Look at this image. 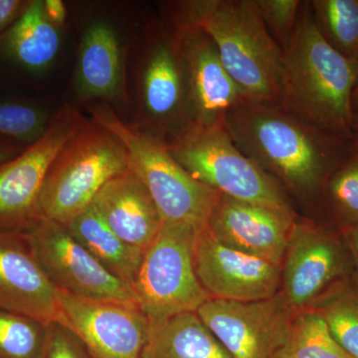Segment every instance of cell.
<instances>
[{
	"label": "cell",
	"mask_w": 358,
	"mask_h": 358,
	"mask_svg": "<svg viewBox=\"0 0 358 358\" xmlns=\"http://www.w3.org/2000/svg\"><path fill=\"white\" fill-rule=\"evenodd\" d=\"M237 148L298 199L320 204L331 174L358 145L324 131L281 106L243 101L224 122Z\"/></svg>",
	"instance_id": "cell-1"
},
{
	"label": "cell",
	"mask_w": 358,
	"mask_h": 358,
	"mask_svg": "<svg viewBox=\"0 0 358 358\" xmlns=\"http://www.w3.org/2000/svg\"><path fill=\"white\" fill-rule=\"evenodd\" d=\"M357 83L358 62L327 43L313 22L310 1H303L293 37L282 51L279 105L317 128L353 138Z\"/></svg>",
	"instance_id": "cell-2"
},
{
	"label": "cell",
	"mask_w": 358,
	"mask_h": 358,
	"mask_svg": "<svg viewBox=\"0 0 358 358\" xmlns=\"http://www.w3.org/2000/svg\"><path fill=\"white\" fill-rule=\"evenodd\" d=\"M171 20L199 27L211 37L245 100L280 103L282 51L264 24L254 0L176 2Z\"/></svg>",
	"instance_id": "cell-3"
},
{
	"label": "cell",
	"mask_w": 358,
	"mask_h": 358,
	"mask_svg": "<svg viewBox=\"0 0 358 358\" xmlns=\"http://www.w3.org/2000/svg\"><path fill=\"white\" fill-rule=\"evenodd\" d=\"M129 169L122 141L93 120L61 148L44 179L36 221L68 225L88 208L103 185Z\"/></svg>",
	"instance_id": "cell-4"
},
{
	"label": "cell",
	"mask_w": 358,
	"mask_h": 358,
	"mask_svg": "<svg viewBox=\"0 0 358 358\" xmlns=\"http://www.w3.org/2000/svg\"><path fill=\"white\" fill-rule=\"evenodd\" d=\"M92 120L115 134L129 154V167L150 192L164 222L206 228L220 193L192 178L174 159L164 141L134 129L107 107L90 110Z\"/></svg>",
	"instance_id": "cell-5"
},
{
	"label": "cell",
	"mask_w": 358,
	"mask_h": 358,
	"mask_svg": "<svg viewBox=\"0 0 358 358\" xmlns=\"http://www.w3.org/2000/svg\"><path fill=\"white\" fill-rule=\"evenodd\" d=\"M164 143L192 178L220 194L294 213L282 186L237 148L225 124L192 122Z\"/></svg>",
	"instance_id": "cell-6"
},
{
	"label": "cell",
	"mask_w": 358,
	"mask_h": 358,
	"mask_svg": "<svg viewBox=\"0 0 358 358\" xmlns=\"http://www.w3.org/2000/svg\"><path fill=\"white\" fill-rule=\"evenodd\" d=\"M197 233L185 224L164 222L145 250L131 289L150 327L180 313H196L210 299L195 273Z\"/></svg>",
	"instance_id": "cell-7"
},
{
	"label": "cell",
	"mask_w": 358,
	"mask_h": 358,
	"mask_svg": "<svg viewBox=\"0 0 358 358\" xmlns=\"http://www.w3.org/2000/svg\"><path fill=\"white\" fill-rule=\"evenodd\" d=\"M353 274L343 231L329 223H294L282 263L279 293L294 313L308 310L336 282Z\"/></svg>",
	"instance_id": "cell-8"
},
{
	"label": "cell",
	"mask_w": 358,
	"mask_h": 358,
	"mask_svg": "<svg viewBox=\"0 0 358 358\" xmlns=\"http://www.w3.org/2000/svg\"><path fill=\"white\" fill-rule=\"evenodd\" d=\"M88 120L64 106L51 117L38 141L0 164V231L22 232L36 221L44 179L61 148Z\"/></svg>",
	"instance_id": "cell-9"
},
{
	"label": "cell",
	"mask_w": 358,
	"mask_h": 358,
	"mask_svg": "<svg viewBox=\"0 0 358 358\" xmlns=\"http://www.w3.org/2000/svg\"><path fill=\"white\" fill-rule=\"evenodd\" d=\"M21 233L47 277L60 291L138 306L133 289L108 272L63 224L37 220Z\"/></svg>",
	"instance_id": "cell-10"
},
{
	"label": "cell",
	"mask_w": 358,
	"mask_h": 358,
	"mask_svg": "<svg viewBox=\"0 0 358 358\" xmlns=\"http://www.w3.org/2000/svg\"><path fill=\"white\" fill-rule=\"evenodd\" d=\"M196 313L233 358H281L298 313L280 293L255 301L209 299Z\"/></svg>",
	"instance_id": "cell-11"
},
{
	"label": "cell",
	"mask_w": 358,
	"mask_h": 358,
	"mask_svg": "<svg viewBox=\"0 0 358 358\" xmlns=\"http://www.w3.org/2000/svg\"><path fill=\"white\" fill-rule=\"evenodd\" d=\"M62 322L93 358H140L150 324L136 305L95 300L58 289Z\"/></svg>",
	"instance_id": "cell-12"
},
{
	"label": "cell",
	"mask_w": 358,
	"mask_h": 358,
	"mask_svg": "<svg viewBox=\"0 0 358 358\" xmlns=\"http://www.w3.org/2000/svg\"><path fill=\"white\" fill-rule=\"evenodd\" d=\"M193 260L200 285L210 299L266 300L281 288V266L226 246L206 228L195 237Z\"/></svg>",
	"instance_id": "cell-13"
},
{
	"label": "cell",
	"mask_w": 358,
	"mask_h": 358,
	"mask_svg": "<svg viewBox=\"0 0 358 358\" xmlns=\"http://www.w3.org/2000/svg\"><path fill=\"white\" fill-rule=\"evenodd\" d=\"M185 71L192 122L224 124L226 115L245 100L241 90L224 67L213 40L195 26L171 21Z\"/></svg>",
	"instance_id": "cell-14"
},
{
	"label": "cell",
	"mask_w": 358,
	"mask_h": 358,
	"mask_svg": "<svg viewBox=\"0 0 358 358\" xmlns=\"http://www.w3.org/2000/svg\"><path fill=\"white\" fill-rule=\"evenodd\" d=\"M296 214L219 194L206 229L219 242L281 266Z\"/></svg>",
	"instance_id": "cell-15"
},
{
	"label": "cell",
	"mask_w": 358,
	"mask_h": 358,
	"mask_svg": "<svg viewBox=\"0 0 358 358\" xmlns=\"http://www.w3.org/2000/svg\"><path fill=\"white\" fill-rule=\"evenodd\" d=\"M143 105L152 136L164 143L193 122L173 26L160 33L150 49L143 73Z\"/></svg>",
	"instance_id": "cell-16"
},
{
	"label": "cell",
	"mask_w": 358,
	"mask_h": 358,
	"mask_svg": "<svg viewBox=\"0 0 358 358\" xmlns=\"http://www.w3.org/2000/svg\"><path fill=\"white\" fill-rule=\"evenodd\" d=\"M0 310L62 322L58 289L21 232L0 231Z\"/></svg>",
	"instance_id": "cell-17"
},
{
	"label": "cell",
	"mask_w": 358,
	"mask_h": 358,
	"mask_svg": "<svg viewBox=\"0 0 358 358\" xmlns=\"http://www.w3.org/2000/svg\"><path fill=\"white\" fill-rule=\"evenodd\" d=\"M91 205L117 237L143 251L164 223L147 187L129 167L108 181Z\"/></svg>",
	"instance_id": "cell-18"
},
{
	"label": "cell",
	"mask_w": 358,
	"mask_h": 358,
	"mask_svg": "<svg viewBox=\"0 0 358 358\" xmlns=\"http://www.w3.org/2000/svg\"><path fill=\"white\" fill-rule=\"evenodd\" d=\"M121 51L114 28L96 21L87 28L78 58L76 87L86 99L112 100L121 87Z\"/></svg>",
	"instance_id": "cell-19"
},
{
	"label": "cell",
	"mask_w": 358,
	"mask_h": 358,
	"mask_svg": "<svg viewBox=\"0 0 358 358\" xmlns=\"http://www.w3.org/2000/svg\"><path fill=\"white\" fill-rule=\"evenodd\" d=\"M1 47L6 56L27 72L39 74L50 67L60 49V35L47 18L44 1L28 2L2 37Z\"/></svg>",
	"instance_id": "cell-20"
},
{
	"label": "cell",
	"mask_w": 358,
	"mask_h": 358,
	"mask_svg": "<svg viewBox=\"0 0 358 358\" xmlns=\"http://www.w3.org/2000/svg\"><path fill=\"white\" fill-rule=\"evenodd\" d=\"M66 227L108 272L133 288L145 251L117 237L92 205Z\"/></svg>",
	"instance_id": "cell-21"
},
{
	"label": "cell",
	"mask_w": 358,
	"mask_h": 358,
	"mask_svg": "<svg viewBox=\"0 0 358 358\" xmlns=\"http://www.w3.org/2000/svg\"><path fill=\"white\" fill-rule=\"evenodd\" d=\"M140 358L233 357L197 313H185L150 327Z\"/></svg>",
	"instance_id": "cell-22"
},
{
	"label": "cell",
	"mask_w": 358,
	"mask_h": 358,
	"mask_svg": "<svg viewBox=\"0 0 358 358\" xmlns=\"http://www.w3.org/2000/svg\"><path fill=\"white\" fill-rule=\"evenodd\" d=\"M308 310L322 317L343 350L358 358V282L353 275L334 284Z\"/></svg>",
	"instance_id": "cell-23"
},
{
	"label": "cell",
	"mask_w": 358,
	"mask_h": 358,
	"mask_svg": "<svg viewBox=\"0 0 358 358\" xmlns=\"http://www.w3.org/2000/svg\"><path fill=\"white\" fill-rule=\"evenodd\" d=\"M310 6L322 38L341 56L358 62V0H312Z\"/></svg>",
	"instance_id": "cell-24"
},
{
	"label": "cell",
	"mask_w": 358,
	"mask_h": 358,
	"mask_svg": "<svg viewBox=\"0 0 358 358\" xmlns=\"http://www.w3.org/2000/svg\"><path fill=\"white\" fill-rule=\"evenodd\" d=\"M320 206L334 227L358 226V145L327 179Z\"/></svg>",
	"instance_id": "cell-25"
},
{
	"label": "cell",
	"mask_w": 358,
	"mask_h": 358,
	"mask_svg": "<svg viewBox=\"0 0 358 358\" xmlns=\"http://www.w3.org/2000/svg\"><path fill=\"white\" fill-rule=\"evenodd\" d=\"M281 358H352L334 341L322 317L312 310L294 315Z\"/></svg>",
	"instance_id": "cell-26"
},
{
	"label": "cell",
	"mask_w": 358,
	"mask_h": 358,
	"mask_svg": "<svg viewBox=\"0 0 358 358\" xmlns=\"http://www.w3.org/2000/svg\"><path fill=\"white\" fill-rule=\"evenodd\" d=\"M48 324L0 310V358H39Z\"/></svg>",
	"instance_id": "cell-27"
},
{
	"label": "cell",
	"mask_w": 358,
	"mask_h": 358,
	"mask_svg": "<svg viewBox=\"0 0 358 358\" xmlns=\"http://www.w3.org/2000/svg\"><path fill=\"white\" fill-rule=\"evenodd\" d=\"M51 119L41 108L16 101L0 100V136L30 145L43 136Z\"/></svg>",
	"instance_id": "cell-28"
},
{
	"label": "cell",
	"mask_w": 358,
	"mask_h": 358,
	"mask_svg": "<svg viewBox=\"0 0 358 358\" xmlns=\"http://www.w3.org/2000/svg\"><path fill=\"white\" fill-rule=\"evenodd\" d=\"M259 15L282 51L288 46L298 25L301 0H254Z\"/></svg>",
	"instance_id": "cell-29"
},
{
	"label": "cell",
	"mask_w": 358,
	"mask_h": 358,
	"mask_svg": "<svg viewBox=\"0 0 358 358\" xmlns=\"http://www.w3.org/2000/svg\"><path fill=\"white\" fill-rule=\"evenodd\" d=\"M39 358H93L83 343L58 322L47 327L46 338Z\"/></svg>",
	"instance_id": "cell-30"
},
{
	"label": "cell",
	"mask_w": 358,
	"mask_h": 358,
	"mask_svg": "<svg viewBox=\"0 0 358 358\" xmlns=\"http://www.w3.org/2000/svg\"><path fill=\"white\" fill-rule=\"evenodd\" d=\"M27 3L20 0H0V34L15 23Z\"/></svg>",
	"instance_id": "cell-31"
},
{
	"label": "cell",
	"mask_w": 358,
	"mask_h": 358,
	"mask_svg": "<svg viewBox=\"0 0 358 358\" xmlns=\"http://www.w3.org/2000/svg\"><path fill=\"white\" fill-rule=\"evenodd\" d=\"M44 10L47 18L56 27L64 24L67 10L65 4L61 0H46L44 1Z\"/></svg>",
	"instance_id": "cell-32"
},
{
	"label": "cell",
	"mask_w": 358,
	"mask_h": 358,
	"mask_svg": "<svg viewBox=\"0 0 358 358\" xmlns=\"http://www.w3.org/2000/svg\"><path fill=\"white\" fill-rule=\"evenodd\" d=\"M353 265V277L358 282V226L343 230Z\"/></svg>",
	"instance_id": "cell-33"
},
{
	"label": "cell",
	"mask_w": 358,
	"mask_h": 358,
	"mask_svg": "<svg viewBox=\"0 0 358 358\" xmlns=\"http://www.w3.org/2000/svg\"><path fill=\"white\" fill-rule=\"evenodd\" d=\"M22 152L20 143L13 141L0 140V164L13 159Z\"/></svg>",
	"instance_id": "cell-34"
},
{
	"label": "cell",
	"mask_w": 358,
	"mask_h": 358,
	"mask_svg": "<svg viewBox=\"0 0 358 358\" xmlns=\"http://www.w3.org/2000/svg\"><path fill=\"white\" fill-rule=\"evenodd\" d=\"M352 106L353 109H355V110H358V83L357 85V87H355V92H353Z\"/></svg>",
	"instance_id": "cell-35"
},
{
	"label": "cell",
	"mask_w": 358,
	"mask_h": 358,
	"mask_svg": "<svg viewBox=\"0 0 358 358\" xmlns=\"http://www.w3.org/2000/svg\"><path fill=\"white\" fill-rule=\"evenodd\" d=\"M352 129L355 134L358 136V110H355L352 119Z\"/></svg>",
	"instance_id": "cell-36"
}]
</instances>
